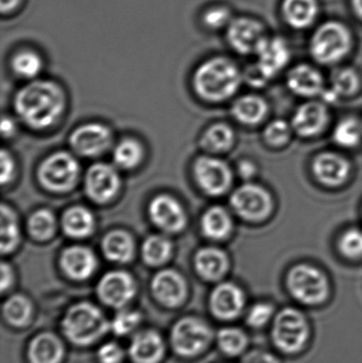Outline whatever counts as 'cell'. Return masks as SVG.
<instances>
[{
    "instance_id": "cell-38",
    "label": "cell",
    "mask_w": 362,
    "mask_h": 363,
    "mask_svg": "<svg viewBox=\"0 0 362 363\" xmlns=\"http://www.w3.org/2000/svg\"><path fill=\"white\" fill-rule=\"evenodd\" d=\"M29 232L33 238L38 240H47L55 234L57 221L55 215L47 209H40L32 213L30 217Z\"/></svg>"
},
{
    "instance_id": "cell-18",
    "label": "cell",
    "mask_w": 362,
    "mask_h": 363,
    "mask_svg": "<svg viewBox=\"0 0 362 363\" xmlns=\"http://www.w3.org/2000/svg\"><path fill=\"white\" fill-rule=\"evenodd\" d=\"M149 215L153 223L166 232H180L186 225L184 208L170 196H159L153 199L149 206Z\"/></svg>"
},
{
    "instance_id": "cell-31",
    "label": "cell",
    "mask_w": 362,
    "mask_h": 363,
    "mask_svg": "<svg viewBox=\"0 0 362 363\" xmlns=\"http://www.w3.org/2000/svg\"><path fill=\"white\" fill-rule=\"evenodd\" d=\"M283 12L293 27L305 28L316 18L318 6L316 0H285Z\"/></svg>"
},
{
    "instance_id": "cell-51",
    "label": "cell",
    "mask_w": 362,
    "mask_h": 363,
    "mask_svg": "<svg viewBox=\"0 0 362 363\" xmlns=\"http://www.w3.org/2000/svg\"><path fill=\"white\" fill-rule=\"evenodd\" d=\"M21 0H0V9L2 14L12 12L21 4Z\"/></svg>"
},
{
    "instance_id": "cell-47",
    "label": "cell",
    "mask_w": 362,
    "mask_h": 363,
    "mask_svg": "<svg viewBox=\"0 0 362 363\" xmlns=\"http://www.w3.org/2000/svg\"><path fill=\"white\" fill-rule=\"evenodd\" d=\"M242 363H280V362L273 354L256 350L247 354L242 359Z\"/></svg>"
},
{
    "instance_id": "cell-4",
    "label": "cell",
    "mask_w": 362,
    "mask_h": 363,
    "mask_svg": "<svg viewBox=\"0 0 362 363\" xmlns=\"http://www.w3.org/2000/svg\"><path fill=\"white\" fill-rule=\"evenodd\" d=\"M214 332L210 324L197 315H185L172 325L170 345L183 359L199 357L210 347Z\"/></svg>"
},
{
    "instance_id": "cell-42",
    "label": "cell",
    "mask_w": 362,
    "mask_h": 363,
    "mask_svg": "<svg viewBox=\"0 0 362 363\" xmlns=\"http://www.w3.org/2000/svg\"><path fill=\"white\" fill-rule=\"evenodd\" d=\"M339 250L346 257L358 258L362 256V230L350 228L342 234Z\"/></svg>"
},
{
    "instance_id": "cell-37",
    "label": "cell",
    "mask_w": 362,
    "mask_h": 363,
    "mask_svg": "<svg viewBox=\"0 0 362 363\" xmlns=\"http://www.w3.org/2000/svg\"><path fill=\"white\" fill-rule=\"evenodd\" d=\"M142 148L138 142L127 138L121 140L114 150L115 163L123 169H132L140 163L142 159Z\"/></svg>"
},
{
    "instance_id": "cell-19",
    "label": "cell",
    "mask_w": 362,
    "mask_h": 363,
    "mask_svg": "<svg viewBox=\"0 0 362 363\" xmlns=\"http://www.w3.org/2000/svg\"><path fill=\"white\" fill-rule=\"evenodd\" d=\"M256 69L267 79L273 78L288 63L290 52L288 46L282 38H265L256 50Z\"/></svg>"
},
{
    "instance_id": "cell-43",
    "label": "cell",
    "mask_w": 362,
    "mask_h": 363,
    "mask_svg": "<svg viewBox=\"0 0 362 363\" xmlns=\"http://www.w3.org/2000/svg\"><path fill=\"white\" fill-rule=\"evenodd\" d=\"M290 125L286 121L278 119L267 125L264 132V138L271 146L281 147L284 146L290 140Z\"/></svg>"
},
{
    "instance_id": "cell-41",
    "label": "cell",
    "mask_w": 362,
    "mask_h": 363,
    "mask_svg": "<svg viewBox=\"0 0 362 363\" xmlns=\"http://www.w3.org/2000/svg\"><path fill=\"white\" fill-rule=\"evenodd\" d=\"M359 78L356 72L351 68H344L336 72L333 78V89L331 91L337 97L339 96H351L358 89Z\"/></svg>"
},
{
    "instance_id": "cell-30",
    "label": "cell",
    "mask_w": 362,
    "mask_h": 363,
    "mask_svg": "<svg viewBox=\"0 0 362 363\" xmlns=\"http://www.w3.org/2000/svg\"><path fill=\"white\" fill-rule=\"evenodd\" d=\"M234 117L244 125H257L261 123L268 112L265 100L257 96L249 95L239 98L234 104Z\"/></svg>"
},
{
    "instance_id": "cell-45",
    "label": "cell",
    "mask_w": 362,
    "mask_h": 363,
    "mask_svg": "<svg viewBox=\"0 0 362 363\" xmlns=\"http://www.w3.org/2000/svg\"><path fill=\"white\" fill-rule=\"evenodd\" d=\"M96 357L99 363H121L125 358V350L115 341H108L100 345Z\"/></svg>"
},
{
    "instance_id": "cell-53",
    "label": "cell",
    "mask_w": 362,
    "mask_h": 363,
    "mask_svg": "<svg viewBox=\"0 0 362 363\" xmlns=\"http://www.w3.org/2000/svg\"><path fill=\"white\" fill-rule=\"evenodd\" d=\"M353 6L357 14L362 18V0H353Z\"/></svg>"
},
{
    "instance_id": "cell-28",
    "label": "cell",
    "mask_w": 362,
    "mask_h": 363,
    "mask_svg": "<svg viewBox=\"0 0 362 363\" xmlns=\"http://www.w3.org/2000/svg\"><path fill=\"white\" fill-rule=\"evenodd\" d=\"M62 226L68 236L84 238L93 232L95 219L93 213L85 207H72L64 213Z\"/></svg>"
},
{
    "instance_id": "cell-35",
    "label": "cell",
    "mask_w": 362,
    "mask_h": 363,
    "mask_svg": "<svg viewBox=\"0 0 362 363\" xmlns=\"http://www.w3.org/2000/svg\"><path fill=\"white\" fill-rule=\"evenodd\" d=\"M234 132L229 125L218 123L204 133L202 145L213 152L227 150L233 145Z\"/></svg>"
},
{
    "instance_id": "cell-36",
    "label": "cell",
    "mask_w": 362,
    "mask_h": 363,
    "mask_svg": "<svg viewBox=\"0 0 362 363\" xmlns=\"http://www.w3.org/2000/svg\"><path fill=\"white\" fill-rule=\"evenodd\" d=\"M142 315L134 309L121 308L110 321L111 332L117 337H127L133 334L142 324Z\"/></svg>"
},
{
    "instance_id": "cell-50",
    "label": "cell",
    "mask_w": 362,
    "mask_h": 363,
    "mask_svg": "<svg viewBox=\"0 0 362 363\" xmlns=\"http://www.w3.org/2000/svg\"><path fill=\"white\" fill-rule=\"evenodd\" d=\"M255 172H256V167H255V165L252 162L246 161L240 163L239 174L242 178H252V177L254 176Z\"/></svg>"
},
{
    "instance_id": "cell-3",
    "label": "cell",
    "mask_w": 362,
    "mask_h": 363,
    "mask_svg": "<svg viewBox=\"0 0 362 363\" xmlns=\"http://www.w3.org/2000/svg\"><path fill=\"white\" fill-rule=\"evenodd\" d=\"M242 77L235 64L225 57L204 62L195 74L197 93L208 101H222L236 93Z\"/></svg>"
},
{
    "instance_id": "cell-32",
    "label": "cell",
    "mask_w": 362,
    "mask_h": 363,
    "mask_svg": "<svg viewBox=\"0 0 362 363\" xmlns=\"http://www.w3.org/2000/svg\"><path fill=\"white\" fill-rule=\"evenodd\" d=\"M171 251V243L167 238L154 235L145 241L142 258L149 266H161L169 259Z\"/></svg>"
},
{
    "instance_id": "cell-24",
    "label": "cell",
    "mask_w": 362,
    "mask_h": 363,
    "mask_svg": "<svg viewBox=\"0 0 362 363\" xmlns=\"http://www.w3.org/2000/svg\"><path fill=\"white\" fill-rule=\"evenodd\" d=\"M229 267L227 254L216 247H204L195 257L196 271L205 281H216L222 279Z\"/></svg>"
},
{
    "instance_id": "cell-13",
    "label": "cell",
    "mask_w": 362,
    "mask_h": 363,
    "mask_svg": "<svg viewBox=\"0 0 362 363\" xmlns=\"http://www.w3.org/2000/svg\"><path fill=\"white\" fill-rule=\"evenodd\" d=\"M210 311L216 319L231 321L242 315L246 304L244 291L233 283H221L210 296Z\"/></svg>"
},
{
    "instance_id": "cell-2",
    "label": "cell",
    "mask_w": 362,
    "mask_h": 363,
    "mask_svg": "<svg viewBox=\"0 0 362 363\" xmlns=\"http://www.w3.org/2000/svg\"><path fill=\"white\" fill-rule=\"evenodd\" d=\"M62 334L76 347H91L111 332L110 321L103 311L91 302L70 306L61 320Z\"/></svg>"
},
{
    "instance_id": "cell-25",
    "label": "cell",
    "mask_w": 362,
    "mask_h": 363,
    "mask_svg": "<svg viewBox=\"0 0 362 363\" xmlns=\"http://www.w3.org/2000/svg\"><path fill=\"white\" fill-rule=\"evenodd\" d=\"M287 84L291 91L304 97L323 93V78L318 70L310 65H299L288 74Z\"/></svg>"
},
{
    "instance_id": "cell-16",
    "label": "cell",
    "mask_w": 362,
    "mask_h": 363,
    "mask_svg": "<svg viewBox=\"0 0 362 363\" xmlns=\"http://www.w3.org/2000/svg\"><path fill=\"white\" fill-rule=\"evenodd\" d=\"M227 40L230 45L242 55H250L256 52L265 36L261 23L254 19H234L227 26Z\"/></svg>"
},
{
    "instance_id": "cell-1",
    "label": "cell",
    "mask_w": 362,
    "mask_h": 363,
    "mask_svg": "<svg viewBox=\"0 0 362 363\" xmlns=\"http://www.w3.org/2000/svg\"><path fill=\"white\" fill-rule=\"evenodd\" d=\"M65 108V96L50 81H35L21 89L15 98L18 116L34 129L52 125Z\"/></svg>"
},
{
    "instance_id": "cell-40",
    "label": "cell",
    "mask_w": 362,
    "mask_h": 363,
    "mask_svg": "<svg viewBox=\"0 0 362 363\" xmlns=\"http://www.w3.org/2000/svg\"><path fill=\"white\" fill-rule=\"evenodd\" d=\"M334 140L344 148H354L362 138V125L357 119L346 118L334 130Z\"/></svg>"
},
{
    "instance_id": "cell-26",
    "label": "cell",
    "mask_w": 362,
    "mask_h": 363,
    "mask_svg": "<svg viewBox=\"0 0 362 363\" xmlns=\"http://www.w3.org/2000/svg\"><path fill=\"white\" fill-rule=\"evenodd\" d=\"M33 315V304L23 294H13L2 304V317L12 328H26L29 325Z\"/></svg>"
},
{
    "instance_id": "cell-48",
    "label": "cell",
    "mask_w": 362,
    "mask_h": 363,
    "mask_svg": "<svg viewBox=\"0 0 362 363\" xmlns=\"http://www.w3.org/2000/svg\"><path fill=\"white\" fill-rule=\"evenodd\" d=\"M14 161H13L12 157L10 153L6 151H2L1 152V183L6 184L12 180L13 176H14Z\"/></svg>"
},
{
    "instance_id": "cell-39",
    "label": "cell",
    "mask_w": 362,
    "mask_h": 363,
    "mask_svg": "<svg viewBox=\"0 0 362 363\" xmlns=\"http://www.w3.org/2000/svg\"><path fill=\"white\" fill-rule=\"evenodd\" d=\"M11 64L15 74L26 79L38 76L43 67L40 55L32 50H21L15 53Z\"/></svg>"
},
{
    "instance_id": "cell-33",
    "label": "cell",
    "mask_w": 362,
    "mask_h": 363,
    "mask_svg": "<svg viewBox=\"0 0 362 363\" xmlns=\"http://www.w3.org/2000/svg\"><path fill=\"white\" fill-rule=\"evenodd\" d=\"M216 341L219 350L225 355L231 356V357L244 353L248 345L247 335L242 330L236 328H225L219 330Z\"/></svg>"
},
{
    "instance_id": "cell-46",
    "label": "cell",
    "mask_w": 362,
    "mask_h": 363,
    "mask_svg": "<svg viewBox=\"0 0 362 363\" xmlns=\"http://www.w3.org/2000/svg\"><path fill=\"white\" fill-rule=\"evenodd\" d=\"M273 315V307L267 303H259L251 307L247 315V322L252 328H259L265 326Z\"/></svg>"
},
{
    "instance_id": "cell-29",
    "label": "cell",
    "mask_w": 362,
    "mask_h": 363,
    "mask_svg": "<svg viewBox=\"0 0 362 363\" xmlns=\"http://www.w3.org/2000/svg\"><path fill=\"white\" fill-rule=\"evenodd\" d=\"M203 234L214 240L227 238L232 230L233 222L231 216L222 207L215 206L208 209L201 222Z\"/></svg>"
},
{
    "instance_id": "cell-6",
    "label": "cell",
    "mask_w": 362,
    "mask_h": 363,
    "mask_svg": "<svg viewBox=\"0 0 362 363\" xmlns=\"http://www.w3.org/2000/svg\"><path fill=\"white\" fill-rule=\"evenodd\" d=\"M289 291L303 304L317 305L329 296V281L316 267L298 264L293 267L287 277Z\"/></svg>"
},
{
    "instance_id": "cell-17",
    "label": "cell",
    "mask_w": 362,
    "mask_h": 363,
    "mask_svg": "<svg viewBox=\"0 0 362 363\" xmlns=\"http://www.w3.org/2000/svg\"><path fill=\"white\" fill-rule=\"evenodd\" d=\"M165 353L163 337L153 330L135 333L128 347V355L133 363H161Z\"/></svg>"
},
{
    "instance_id": "cell-9",
    "label": "cell",
    "mask_w": 362,
    "mask_h": 363,
    "mask_svg": "<svg viewBox=\"0 0 362 363\" xmlns=\"http://www.w3.org/2000/svg\"><path fill=\"white\" fill-rule=\"evenodd\" d=\"M231 204L242 219L252 222L265 220L273 208L271 194L255 184H244L237 188L232 194Z\"/></svg>"
},
{
    "instance_id": "cell-44",
    "label": "cell",
    "mask_w": 362,
    "mask_h": 363,
    "mask_svg": "<svg viewBox=\"0 0 362 363\" xmlns=\"http://www.w3.org/2000/svg\"><path fill=\"white\" fill-rule=\"evenodd\" d=\"M231 12L225 6H213L203 14V23L212 30H220L231 23Z\"/></svg>"
},
{
    "instance_id": "cell-23",
    "label": "cell",
    "mask_w": 362,
    "mask_h": 363,
    "mask_svg": "<svg viewBox=\"0 0 362 363\" xmlns=\"http://www.w3.org/2000/svg\"><path fill=\"white\" fill-rule=\"evenodd\" d=\"M316 178L327 186H339L350 174V164L341 155L333 152L319 155L312 164Z\"/></svg>"
},
{
    "instance_id": "cell-10",
    "label": "cell",
    "mask_w": 362,
    "mask_h": 363,
    "mask_svg": "<svg viewBox=\"0 0 362 363\" xmlns=\"http://www.w3.org/2000/svg\"><path fill=\"white\" fill-rule=\"evenodd\" d=\"M137 286L131 274L125 271H111L98 281L97 296L106 306L125 308L135 298Z\"/></svg>"
},
{
    "instance_id": "cell-8",
    "label": "cell",
    "mask_w": 362,
    "mask_h": 363,
    "mask_svg": "<svg viewBox=\"0 0 362 363\" xmlns=\"http://www.w3.org/2000/svg\"><path fill=\"white\" fill-rule=\"evenodd\" d=\"M80 166L72 155L55 153L47 157L38 170L40 183L52 191H67L76 185Z\"/></svg>"
},
{
    "instance_id": "cell-5",
    "label": "cell",
    "mask_w": 362,
    "mask_h": 363,
    "mask_svg": "<svg viewBox=\"0 0 362 363\" xmlns=\"http://www.w3.org/2000/svg\"><path fill=\"white\" fill-rule=\"evenodd\" d=\"M351 34L344 25L335 21L324 23L312 36L310 51L312 57L323 64L336 63L348 55Z\"/></svg>"
},
{
    "instance_id": "cell-20",
    "label": "cell",
    "mask_w": 362,
    "mask_h": 363,
    "mask_svg": "<svg viewBox=\"0 0 362 363\" xmlns=\"http://www.w3.org/2000/svg\"><path fill=\"white\" fill-rule=\"evenodd\" d=\"M329 121V111L320 102L302 104L293 117V130L304 138L318 135L324 130Z\"/></svg>"
},
{
    "instance_id": "cell-52",
    "label": "cell",
    "mask_w": 362,
    "mask_h": 363,
    "mask_svg": "<svg viewBox=\"0 0 362 363\" xmlns=\"http://www.w3.org/2000/svg\"><path fill=\"white\" fill-rule=\"evenodd\" d=\"M15 131V125L14 123H13L12 119L10 118H4L2 119L1 123V132L2 135L4 138H9V136L12 135Z\"/></svg>"
},
{
    "instance_id": "cell-14",
    "label": "cell",
    "mask_w": 362,
    "mask_h": 363,
    "mask_svg": "<svg viewBox=\"0 0 362 363\" xmlns=\"http://www.w3.org/2000/svg\"><path fill=\"white\" fill-rule=\"evenodd\" d=\"M112 143L110 130L100 123H87L70 136L72 149L82 157H93L108 150Z\"/></svg>"
},
{
    "instance_id": "cell-7",
    "label": "cell",
    "mask_w": 362,
    "mask_h": 363,
    "mask_svg": "<svg viewBox=\"0 0 362 363\" xmlns=\"http://www.w3.org/2000/svg\"><path fill=\"white\" fill-rule=\"evenodd\" d=\"M272 338L278 349L285 353H295L303 349L308 338L305 318L293 308L284 309L274 320Z\"/></svg>"
},
{
    "instance_id": "cell-27",
    "label": "cell",
    "mask_w": 362,
    "mask_h": 363,
    "mask_svg": "<svg viewBox=\"0 0 362 363\" xmlns=\"http://www.w3.org/2000/svg\"><path fill=\"white\" fill-rule=\"evenodd\" d=\"M102 250L111 262L125 264L133 257V239L125 230H113L104 237Z\"/></svg>"
},
{
    "instance_id": "cell-22",
    "label": "cell",
    "mask_w": 362,
    "mask_h": 363,
    "mask_svg": "<svg viewBox=\"0 0 362 363\" xmlns=\"http://www.w3.org/2000/svg\"><path fill=\"white\" fill-rule=\"evenodd\" d=\"M61 268L72 281L89 279L97 268L95 254L85 247L66 249L61 256Z\"/></svg>"
},
{
    "instance_id": "cell-21",
    "label": "cell",
    "mask_w": 362,
    "mask_h": 363,
    "mask_svg": "<svg viewBox=\"0 0 362 363\" xmlns=\"http://www.w3.org/2000/svg\"><path fill=\"white\" fill-rule=\"evenodd\" d=\"M26 353L29 363H62L65 347L57 335L43 332L29 341Z\"/></svg>"
},
{
    "instance_id": "cell-11",
    "label": "cell",
    "mask_w": 362,
    "mask_h": 363,
    "mask_svg": "<svg viewBox=\"0 0 362 363\" xmlns=\"http://www.w3.org/2000/svg\"><path fill=\"white\" fill-rule=\"evenodd\" d=\"M153 298L161 306L176 309L182 306L188 294L184 277L171 269L159 271L151 281Z\"/></svg>"
},
{
    "instance_id": "cell-15",
    "label": "cell",
    "mask_w": 362,
    "mask_h": 363,
    "mask_svg": "<svg viewBox=\"0 0 362 363\" xmlns=\"http://www.w3.org/2000/svg\"><path fill=\"white\" fill-rule=\"evenodd\" d=\"M119 186L118 174L108 164H96L87 172L85 189L89 198L95 202H108L116 196Z\"/></svg>"
},
{
    "instance_id": "cell-49",
    "label": "cell",
    "mask_w": 362,
    "mask_h": 363,
    "mask_svg": "<svg viewBox=\"0 0 362 363\" xmlns=\"http://www.w3.org/2000/svg\"><path fill=\"white\" fill-rule=\"evenodd\" d=\"M14 283V274H13L12 268L10 264H1V292L8 291Z\"/></svg>"
},
{
    "instance_id": "cell-12",
    "label": "cell",
    "mask_w": 362,
    "mask_h": 363,
    "mask_svg": "<svg viewBox=\"0 0 362 363\" xmlns=\"http://www.w3.org/2000/svg\"><path fill=\"white\" fill-rule=\"evenodd\" d=\"M195 178L206 194L219 196L225 194L231 186L232 172L221 160L203 157L196 162Z\"/></svg>"
},
{
    "instance_id": "cell-34",
    "label": "cell",
    "mask_w": 362,
    "mask_h": 363,
    "mask_svg": "<svg viewBox=\"0 0 362 363\" xmlns=\"http://www.w3.org/2000/svg\"><path fill=\"white\" fill-rule=\"evenodd\" d=\"M19 228L16 215L11 207L6 204L1 206V252L11 253L18 245Z\"/></svg>"
}]
</instances>
